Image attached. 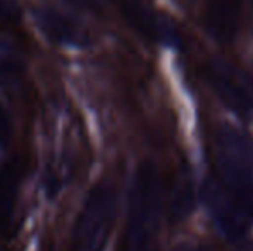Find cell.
Segmentation results:
<instances>
[{
  "instance_id": "1",
  "label": "cell",
  "mask_w": 253,
  "mask_h": 251,
  "mask_svg": "<svg viewBox=\"0 0 253 251\" xmlns=\"http://www.w3.org/2000/svg\"><path fill=\"white\" fill-rule=\"evenodd\" d=\"M162 214V181L155 165L138 167L129 196L127 222L119 251H157Z\"/></svg>"
},
{
  "instance_id": "2",
  "label": "cell",
  "mask_w": 253,
  "mask_h": 251,
  "mask_svg": "<svg viewBox=\"0 0 253 251\" xmlns=\"http://www.w3.org/2000/svg\"><path fill=\"white\" fill-rule=\"evenodd\" d=\"M215 165L219 184L253 218V140L247 131L233 124L217 129Z\"/></svg>"
},
{
  "instance_id": "3",
  "label": "cell",
  "mask_w": 253,
  "mask_h": 251,
  "mask_svg": "<svg viewBox=\"0 0 253 251\" xmlns=\"http://www.w3.org/2000/svg\"><path fill=\"white\" fill-rule=\"evenodd\" d=\"M117 194L112 184L100 182L88 193L71 236V251H103L114 227Z\"/></svg>"
},
{
  "instance_id": "4",
  "label": "cell",
  "mask_w": 253,
  "mask_h": 251,
  "mask_svg": "<svg viewBox=\"0 0 253 251\" xmlns=\"http://www.w3.org/2000/svg\"><path fill=\"white\" fill-rule=\"evenodd\" d=\"M205 76L212 90L234 114L248 115L253 112V81L245 71L226 59L213 57L207 64Z\"/></svg>"
},
{
  "instance_id": "5",
  "label": "cell",
  "mask_w": 253,
  "mask_h": 251,
  "mask_svg": "<svg viewBox=\"0 0 253 251\" xmlns=\"http://www.w3.org/2000/svg\"><path fill=\"white\" fill-rule=\"evenodd\" d=\"M203 201H205L213 224L227 239L238 241L243 238L250 225L252 217L219 182L212 181V179L205 182Z\"/></svg>"
},
{
  "instance_id": "6",
  "label": "cell",
  "mask_w": 253,
  "mask_h": 251,
  "mask_svg": "<svg viewBox=\"0 0 253 251\" xmlns=\"http://www.w3.org/2000/svg\"><path fill=\"white\" fill-rule=\"evenodd\" d=\"M121 9H123L124 19L148 40L160 45H167V47L179 45V31L166 14L152 9L141 0H123Z\"/></svg>"
},
{
  "instance_id": "7",
  "label": "cell",
  "mask_w": 253,
  "mask_h": 251,
  "mask_svg": "<svg viewBox=\"0 0 253 251\" xmlns=\"http://www.w3.org/2000/svg\"><path fill=\"white\" fill-rule=\"evenodd\" d=\"M33 19L40 33L47 40L62 47H83L88 43L86 31L74 19H69L64 14L53 9H37Z\"/></svg>"
},
{
  "instance_id": "8",
  "label": "cell",
  "mask_w": 253,
  "mask_h": 251,
  "mask_svg": "<svg viewBox=\"0 0 253 251\" xmlns=\"http://www.w3.org/2000/svg\"><path fill=\"white\" fill-rule=\"evenodd\" d=\"M241 14V0H209L205 24L217 41H229L238 31Z\"/></svg>"
},
{
  "instance_id": "9",
  "label": "cell",
  "mask_w": 253,
  "mask_h": 251,
  "mask_svg": "<svg viewBox=\"0 0 253 251\" xmlns=\"http://www.w3.org/2000/svg\"><path fill=\"white\" fill-rule=\"evenodd\" d=\"M193 207V191H191V179L188 174H181L176 181L170 196V215L176 220H183Z\"/></svg>"
},
{
  "instance_id": "10",
  "label": "cell",
  "mask_w": 253,
  "mask_h": 251,
  "mask_svg": "<svg viewBox=\"0 0 253 251\" xmlns=\"http://www.w3.org/2000/svg\"><path fill=\"white\" fill-rule=\"evenodd\" d=\"M16 182L17 176L12 167H5L0 172V220H5L12 212L16 200Z\"/></svg>"
},
{
  "instance_id": "11",
  "label": "cell",
  "mask_w": 253,
  "mask_h": 251,
  "mask_svg": "<svg viewBox=\"0 0 253 251\" xmlns=\"http://www.w3.org/2000/svg\"><path fill=\"white\" fill-rule=\"evenodd\" d=\"M17 17V3L14 0H0V21H10Z\"/></svg>"
},
{
  "instance_id": "12",
  "label": "cell",
  "mask_w": 253,
  "mask_h": 251,
  "mask_svg": "<svg viewBox=\"0 0 253 251\" xmlns=\"http://www.w3.org/2000/svg\"><path fill=\"white\" fill-rule=\"evenodd\" d=\"M9 131H10L9 117H7L5 110H3L2 105H0V143L7 140V136H9Z\"/></svg>"
},
{
  "instance_id": "13",
  "label": "cell",
  "mask_w": 253,
  "mask_h": 251,
  "mask_svg": "<svg viewBox=\"0 0 253 251\" xmlns=\"http://www.w3.org/2000/svg\"><path fill=\"white\" fill-rule=\"evenodd\" d=\"M64 3L78 7V9H93V7L97 5L95 0H64Z\"/></svg>"
},
{
  "instance_id": "14",
  "label": "cell",
  "mask_w": 253,
  "mask_h": 251,
  "mask_svg": "<svg viewBox=\"0 0 253 251\" xmlns=\"http://www.w3.org/2000/svg\"><path fill=\"white\" fill-rule=\"evenodd\" d=\"M176 251H212L209 246H202V245H184L181 248H177Z\"/></svg>"
}]
</instances>
